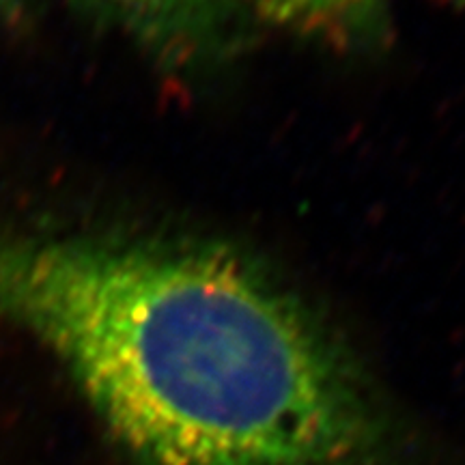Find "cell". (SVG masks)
<instances>
[{
  "label": "cell",
  "instance_id": "1",
  "mask_svg": "<svg viewBox=\"0 0 465 465\" xmlns=\"http://www.w3.org/2000/svg\"><path fill=\"white\" fill-rule=\"evenodd\" d=\"M0 315L65 364L141 465H405L345 351L229 250L3 240Z\"/></svg>",
  "mask_w": 465,
  "mask_h": 465
},
{
  "label": "cell",
  "instance_id": "2",
  "mask_svg": "<svg viewBox=\"0 0 465 465\" xmlns=\"http://www.w3.org/2000/svg\"><path fill=\"white\" fill-rule=\"evenodd\" d=\"M270 25L347 44L380 25L388 0H226Z\"/></svg>",
  "mask_w": 465,
  "mask_h": 465
},
{
  "label": "cell",
  "instance_id": "3",
  "mask_svg": "<svg viewBox=\"0 0 465 465\" xmlns=\"http://www.w3.org/2000/svg\"><path fill=\"white\" fill-rule=\"evenodd\" d=\"M125 31L155 44H182L216 25L226 0H75Z\"/></svg>",
  "mask_w": 465,
  "mask_h": 465
},
{
  "label": "cell",
  "instance_id": "4",
  "mask_svg": "<svg viewBox=\"0 0 465 465\" xmlns=\"http://www.w3.org/2000/svg\"><path fill=\"white\" fill-rule=\"evenodd\" d=\"M31 0H0V22H15L25 15Z\"/></svg>",
  "mask_w": 465,
  "mask_h": 465
},
{
  "label": "cell",
  "instance_id": "5",
  "mask_svg": "<svg viewBox=\"0 0 465 465\" xmlns=\"http://www.w3.org/2000/svg\"><path fill=\"white\" fill-rule=\"evenodd\" d=\"M450 3H455V5H461V7H465V0H450Z\"/></svg>",
  "mask_w": 465,
  "mask_h": 465
}]
</instances>
